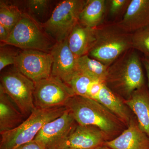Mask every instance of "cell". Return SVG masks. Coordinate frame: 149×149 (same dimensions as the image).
Returning a JSON list of instances; mask_svg holds the SVG:
<instances>
[{
	"mask_svg": "<svg viewBox=\"0 0 149 149\" xmlns=\"http://www.w3.org/2000/svg\"><path fill=\"white\" fill-rule=\"evenodd\" d=\"M87 1L64 0L56 6L47 20L41 23L42 27L55 43L68 39L76 24Z\"/></svg>",
	"mask_w": 149,
	"mask_h": 149,
	"instance_id": "obj_6",
	"label": "cell"
},
{
	"mask_svg": "<svg viewBox=\"0 0 149 149\" xmlns=\"http://www.w3.org/2000/svg\"><path fill=\"white\" fill-rule=\"evenodd\" d=\"M50 53L53 59L51 75L58 77L68 85L77 71V58L70 49L67 39L56 43Z\"/></svg>",
	"mask_w": 149,
	"mask_h": 149,
	"instance_id": "obj_12",
	"label": "cell"
},
{
	"mask_svg": "<svg viewBox=\"0 0 149 149\" xmlns=\"http://www.w3.org/2000/svg\"><path fill=\"white\" fill-rule=\"evenodd\" d=\"M15 149H45L44 146L39 141L36 140L26 143L19 146Z\"/></svg>",
	"mask_w": 149,
	"mask_h": 149,
	"instance_id": "obj_27",
	"label": "cell"
},
{
	"mask_svg": "<svg viewBox=\"0 0 149 149\" xmlns=\"http://www.w3.org/2000/svg\"><path fill=\"white\" fill-rule=\"evenodd\" d=\"M96 81H97L77 70L68 85L72 88L74 95L89 98L91 88Z\"/></svg>",
	"mask_w": 149,
	"mask_h": 149,
	"instance_id": "obj_22",
	"label": "cell"
},
{
	"mask_svg": "<svg viewBox=\"0 0 149 149\" xmlns=\"http://www.w3.org/2000/svg\"><path fill=\"white\" fill-rule=\"evenodd\" d=\"M119 22L131 33L149 27V0H131Z\"/></svg>",
	"mask_w": 149,
	"mask_h": 149,
	"instance_id": "obj_14",
	"label": "cell"
},
{
	"mask_svg": "<svg viewBox=\"0 0 149 149\" xmlns=\"http://www.w3.org/2000/svg\"><path fill=\"white\" fill-rule=\"evenodd\" d=\"M104 0H87L79 16V22L84 26L94 28L102 24L106 10Z\"/></svg>",
	"mask_w": 149,
	"mask_h": 149,
	"instance_id": "obj_19",
	"label": "cell"
},
{
	"mask_svg": "<svg viewBox=\"0 0 149 149\" xmlns=\"http://www.w3.org/2000/svg\"><path fill=\"white\" fill-rule=\"evenodd\" d=\"M132 45L133 49L143 54L144 56L149 58V27L133 33Z\"/></svg>",
	"mask_w": 149,
	"mask_h": 149,
	"instance_id": "obj_23",
	"label": "cell"
},
{
	"mask_svg": "<svg viewBox=\"0 0 149 149\" xmlns=\"http://www.w3.org/2000/svg\"><path fill=\"white\" fill-rule=\"evenodd\" d=\"M19 52L13 49L1 46L0 49V70L1 71L6 67L14 65L17 56Z\"/></svg>",
	"mask_w": 149,
	"mask_h": 149,
	"instance_id": "obj_25",
	"label": "cell"
},
{
	"mask_svg": "<svg viewBox=\"0 0 149 149\" xmlns=\"http://www.w3.org/2000/svg\"><path fill=\"white\" fill-rule=\"evenodd\" d=\"M110 13L111 15H117L124 8H127L131 0H112L110 1Z\"/></svg>",
	"mask_w": 149,
	"mask_h": 149,
	"instance_id": "obj_26",
	"label": "cell"
},
{
	"mask_svg": "<svg viewBox=\"0 0 149 149\" xmlns=\"http://www.w3.org/2000/svg\"><path fill=\"white\" fill-rule=\"evenodd\" d=\"M25 118L0 85V133L16 128Z\"/></svg>",
	"mask_w": 149,
	"mask_h": 149,
	"instance_id": "obj_18",
	"label": "cell"
},
{
	"mask_svg": "<svg viewBox=\"0 0 149 149\" xmlns=\"http://www.w3.org/2000/svg\"><path fill=\"white\" fill-rule=\"evenodd\" d=\"M66 110L65 107L46 109L35 108L20 125L1 134L0 149H15L33 141L45 124L60 116Z\"/></svg>",
	"mask_w": 149,
	"mask_h": 149,
	"instance_id": "obj_4",
	"label": "cell"
},
{
	"mask_svg": "<svg viewBox=\"0 0 149 149\" xmlns=\"http://www.w3.org/2000/svg\"><path fill=\"white\" fill-rule=\"evenodd\" d=\"M95 41L88 55L109 66L133 48L132 35L118 22L103 23L95 28Z\"/></svg>",
	"mask_w": 149,
	"mask_h": 149,
	"instance_id": "obj_3",
	"label": "cell"
},
{
	"mask_svg": "<svg viewBox=\"0 0 149 149\" xmlns=\"http://www.w3.org/2000/svg\"><path fill=\"white\" fill-rule=\"evenodd\" d=\"M53 59L49 52L35 50H22L17 56L15 67L36 83L50 77Z\"/></svg>",
	"mask_w": 149,
	"mask_h": 149,
	"instance_id": "obj_9",
	"label": "cell"
},
{
	"mask_svg": "<svg viewBox=\"0 0 149 149\" xmlns=\"http://www.w3.org/2000/svg\"><path fill=\"white\" fill-rule=\"evenodd\" d=\"M110 111L128 127L135 115L125 101L103 84L96 100Z\"/></svg>",
	"mask_w": 149,
	"mask_h": 149,
	"instance_id": "obj_15",
	"label": "cell"
},
{
	"mask_svg": "<svg viewBox=\"0 0 149 149\" xmlns=\"http://www.w3.org/2000/svg\"><path fill=\"white\" fill-rule=\"evenodd\" d=\"M96 149H113L111 148H109V147L105 145H103V146H102L99 147L97 148Z\"/></svg>",
	"mask_w": 149,
	"mask_h": 149,
	"instance_id": "obj_30",
	"label": "cell"
},
{
	"mask_svg": "<svg viewBox=\"0 0 149 149\" xmlns=\"http://www.w3.org/2000/svg\"><path fill=\"white\" fill-rule=\"evenodd\" d=\"M0 85L27 118L35 109L33 96L35 83L15 67L1 74Z\"/></svg>",
	"mask_w": 149,
	"mask_h": 149,
	"instance_id": "obj_7",
	"label": "cell"
},
{
	"mask_svg": "<svg viewBox=\"0 0 149 149\" xmlns=\"http://www.w3.org/2000/svg\"><path fill=\"white\" fill-rule=\"evenodd\" d=\"M141 58L135 49L128 50L108 68L104 83L124 101L146 85Z\"/></svg>",
	"mask_w": 149,
	"mask_h": 149,
	"instance_id": "obj_2",
	"label": "cell"
},
{
	"mask_svg": "<svg viewBox=\"0 0 149 149\" xmlns=\"http://www.w3.org/2000/svg\"><path fill=\"white\" fill-rule=\"evenodd\" d=\"M55 44L46 34L41 23L23 12L3 45H10L22 50H35L50 53Z\"/></svg>",
	"mask_w": 149,
	"mask_h": 149,
	"instance_id": "obj_5",
	"label": "cell"
},
{
	"mask_svg": "<svg viewBox=\"0 0 149 149\" xmlns=\"http://www.w3.org/2000/svg\"><path fill=\"white\" fill-rule=\"evenodd\" d=\"M137 118L141 130L149 138V89L146 84L125 101Z\"/></svg>",
	"mask_w": 149,
	"mask_h": 149,
	"instance_id": "obj_17",
	"label": "cell"
},
{
	"mask_svg": "<svg viewBox=\"0 0 149 149\" xmlns=\"http://www.w3.org/2000/svg\"><path fill=\"white\" fill-rule=\"evenodd\" d=\"M95 28L86 27L79 22L67 39L68 45L77 58L88 55L95 41Z\"/></svg>",
	"mask_w": 149,
	"mask_h": 149,
	"instance_id": "obj_16",
	"label": "cell"
},
{
	"mask_svg": "<svg viewBox=\"0 0 149 149\" xmlns=\"http://www.w3.org/2000/svg\"><path fill=\"white\" fill-rule=\"evenodd\" d=\"M104 145L113 149H149V138L140 128L135 116L120 135Z\"/></svg>",
	"mask_w": 149,
	"mask_h": 149,
	"instance_id": "obj_13",
	"label": "cell"
},
{
	"mask_svg": "<svg viewBox=\"0 0 149 149\" xmlns=\"http://www.w3.org/2000/svg\"><path fill=\"white\" fill-rule=\"evenodd\" d=\"M65 107L78 124L98 127L105 134L109 141L117 138L127 128L110 111L93 99L74 95Z\"/></svg>",
	"mask_w": 149,
	"mask_h": 149,
	"instance_id": "obj_1",
	"label": "cell"
},
{
	"mask_svg": "<svg viewBox=\"0 0 149 149\" xmlns=\"http://www.w3.org/2000/svg\"><path fill=\"white\" fill-rule=\"evenodd\" d=\"M109 141L100 128L92 125L77 124L67 139L56 149H96Z\"/></svg>",
	"mask_w": 149,
	"mask_h": 149,
	"instance_id": "obj_11",
	"label": "cell"
},
{
	"mask_svg": "<svg viewBox=\"0 0 149 149\" xmlns=\"http://www.w3.org/2000/svg\"><path fill=\"white\" fill-rule=\"evenodd\" d=\"M77 124L67 109L60 116L45 124L34 140L40 142L45 149H56L67 139Z\"/></svg>",
	"mask_w": 149,
	"mask_h": 149,
	"instance_id": "obj_10",
	"label": "cell"
},
{
	"mask_svg": "<svg viewBox=\"0 0 149 149\" xmlns=\"http://www.w3.org/2000/svg\"><path fill=\"white\" fill-rule=\"evenodd\" d=\"M109 66L88 55L77 59V70L85 73L96 81L104 83Z\"/></svg>",
	"mask_w": 149,
	"mask_h": 149,
	"instance_id": "obj_20",
	"label": "cell"
},
{
	"mask_svg": "<svg viewBox=\"0 0 149 149\" xmlns=\"http://www.w3.org/2000/svg\"><path fill=\"white\" fill-rule=\"evenodd\" d=\"M141 61L143 63V65L145 67V69L146 72L147 78L148 80V86L149 89V58L144 56L141 58Z\"/></svg>",
	"mask_w": 149,
	"mask_h": 149,
	"instance_id": "obj_29",
	"label": "cell"
},
{
	"mask_svg": "<svg viewBox=\"0 0 149 149\" xmlns=\"http://www.w3.org/2000/svg\"><path fill=\"white\" fill-rule=\"evenodd\" d=\"M51 1L49 0H28L24 1L26 13L36 20V17H42L47 13Z\"/></svg>",
	"mask_w": 149,
	"mask_h": 149,
	"instance_id": "obj_24",
	"label": "cell"
},
{
	"mask_svg": "<svg viewBox=\"0 0 149 149\" xmlns=\"http://www.w3.org/2000/svg\"><path fill=\"white\" fill-rule=\"evenodd\" d=\"M23 12L16 5L0 1V24L10 33L21 19Z\"/></svg>",
	"mask_w": 149,
	"mask_h": 149,
	"instance_id": "obj_21",
	"label": "cell"
},
{
	"mask_svg": "<svg viewBox=\"0 0 149 149\" xmlns=\"http://www.w3.org/2000/svg\"><path fill=\"white\" fill-rule=\"evenodd\" d=\"M10 33L4 26L0 24V41L2 45H4L8 39Z\"/></svg>",
	"mask_w": 149,
	"mask_h": 149,
	"instance_id": "obj_28",
	"label": "cell"
},
{
	"mask_svg": "<svg viewBox=\"0 0 149 149\" xmlns=\"http://www.w3.org/2000/svg\"><path fill=\"white\" fill-rule=\"evenodd\" d=\"M72 149V148H67V149Z\"/></svg>",
	"mask_w": 149,
	"mask_h": 149,
	"instance_id": "obj_31",
	"label": "cell"
},
{
	"mask_svg": "<svg viewBox=\"0 0 149 149\" xmlns=\"http://www.w3.org/2000/svg\"><path fill=\"white\" fill-rule=\"evenodd\" d=\"M74 95L69 85L58 77L51 75L35 83L34 104L35 108L41 109L65 107Z\"/></svg>",
	"mask_w": 149,
	"mask_h": 149,
	"instance_id": "obj_8",
	"label": "cell"
}]
</instances>
